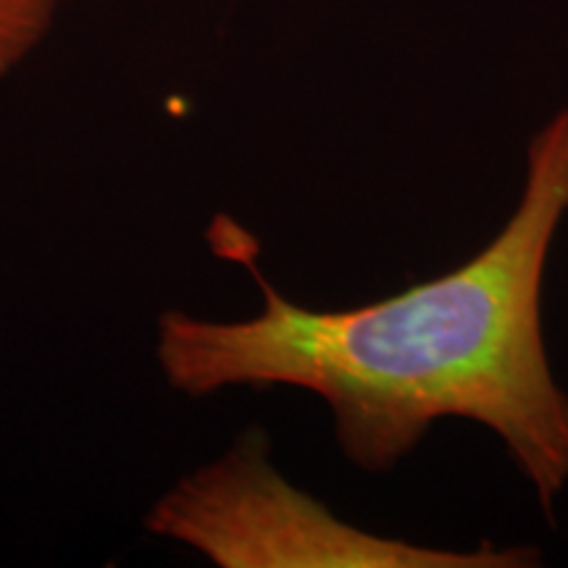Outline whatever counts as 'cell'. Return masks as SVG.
I'll use <instances>...</instances> for the list:
<instances>
[{"mask_svg": "<svg viewBox=\"0 0 568 568\" xmlns=\"http://www.w3.org/2000/svg\"><path fill=\"white\" fill-rule=\"evenodd\" d=\"M568 219V103L531 134L521 193L487 245L450 272L355 308L287 301L255 272L264 305L243 322L169 311L159 361L193 397L295 387L329 408L339 453L389 474L432 426L460 418L495 435L556 521L568 489V389L545 339V280Z\"/></svg>", "mask_w": 568, "mask_h": 568, "instance_id": "cell-1", "label": "cell"}, {"mask_svg": "<svg viewBox=\"0 0 568 568\" xmlns=\"http://www.w3.org/2000/svg\"><path fill=\"white\" fill-rule=\"evenodd\" d=\"M272 443L247 429L222 458L184 477L148 527L180 539L222 568H535L531 545L485 542L439 548L376 535L332 514L322 500L284 479Z\"/></svg>", "mask_w": 568, "mask_h": 568, "instance_id": "cell-2", "label": "cell"}, {"mask_svg": "<svg viewBox=\"0 0 568 568\" xmlns=\"http://www.w3.org/2000/svg\"><path fill=\"white\" fill-rule=\"evenodd\" d=\"M59 6L61 0H0V77L40 45Z\"/></svg>", "mask_w": 568, "mask_h": 568, "instance_id": "cell-3", "label": "cell"}]
</instances>
